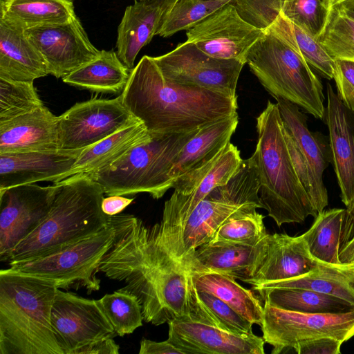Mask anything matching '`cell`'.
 Segmentation results:
<instances>
[{"label":"cell","mask_w":354,"mask_h":354,"mask_svg":"<svg viewBox=\"0 0 354 354\" xmlns=\"http://www.w3.org/2000/svg\"><path fill=\"white\" fill-rule=\"evenodd\" d=\"M110 222L113 240L97 272L126 284L122 289L138 298L145 322L158 326L195 321L221 328L200 299L188 265L165 245L158 223L147 226L121 213L111 216Z\"/></svg>","instance_id":"obj_1"},{"label":"cell","mask_w":354,"mask_h":354,"mask_svg":"<svg viewBox=\"0 0 354 354\" xmlns=\"http://www.w3.org/2000/svg\"><path fill=\"white\" fill-rule=\"evenodd\" d=\"M121 95L152 136L190 132L237 113V99L170 82L148 55L133 68Z\"/></svg>","instance_id":"obj_2"},{"label":"cell","mask_w":354,"mask_h":354,"mask_svg":"<svg viewBox=\"0 0 354 354\" xmlns=\"http://www.w3.org/2000/svg\"><path fill=\"white\" fill-rule=\"evenodd\" d=\"M60 187L40 225L19 243L6 262L33 260L55 254L91 237L110 225L102 209V187L88 174L59 181Z\"/></svg>","instance_id":"obj_3"},{"label":"cell","mask_w":354,"mask_h":354,"mask_svg":"<svg viewBox=\"0 0 354 354\" xmlns=\"http://www.w3.org/2000/svg\"><path fill=\"white\" fill-rule=\"evenodd\" d=\"M57 289L51 281L0 270V354H63L50 320Z\"/></svg>","instance_id":"obj_4"},{"label":"cell","mask_w":354,"mask_h":354,"mask_svg":"<svg viewBox=\"0 0 354 354\" xmlns=\"http://www.w3.org/2000/svg\"><path fill=\"white\" fill-rule=\"evenodd\" d=\"M258 140L252 158L260 183L263 208L280 227L302 223L317 212L295 171L277 103L268 100L257 118Z\"/></svg>","instance_id":"obj_5"},{"label":"cell","mask_w":354,"mask_h":354,"mask_svg":"<svg viewBox=\"0 0 354 354\" xmlns=\"http://www.w3.org/2000/svg\"><path fill=\"white\" fill-rule=\"evenodd\" d=\"M265 32L248 55L250 71L273 97L286 100L322 119V82L297 50L277 35Z\"/></svg>","instance_id":"obj_6"},{"label":"cell","mask_w":354,"mask_h":354,"mask_svg":"<svg viewBox=\"0 0 354 354\" xmlns=\"http://www.w3.org/2000/svg\"><path fill=\"white\" fill-rule=\"evenodd\" d=\"M199 129L152 136L150 140L136 146L111 165L88 175L107 196L147 193L159 199L172 188L169 173L176 158Z\"/></svg>","instance_id":"obj_7"},{"label":"cell","mask_w":354,"mask_h":354,"mask_svg":"<svg viewBox=\"0 0 354 354\" xmlns=\"http://www.w3.org/2000/svg\"><path fill=\"white\" fill-rule=\"evenodd\" d=\"M259 189L253 159L243 160L239 171L229 182L211 191L183 223V241L188 259L196 248L214 239L223 223L244 212L263 208Z\"/></svg>","instance_id":"obj_8"},{"label":"cell","mask_w":354,"mask_h":354,"mask_svg":"<svg viewBox=\"0 0 354 354\" xmlns=\"http://www.w3.org/2000/svg\"><path fill=\"white\" fill-rule=\"evenodd\" d=\"M113 237L114 230L110 222L97 234L66 249L33 260L9 263V268L51 281L59 289L84 288L90 294L100 288V281L95 274Z\"/></svg>","instance_id":"obj_9"},{"label":"cell","mask_w":354,"mask_h":354,"mask_svg":"<svg viewBox=\"0 0 354 354\" xmlns=\"http://www.w3.org/2000/svg\"><path fill=\"white\" fill-rule=\"evenodd\" d=\"M272 353L292 350L299 343L332 337L343 343L354 336V310L339 313H304L281 309L267 303L260 326Z\"/></svg>","instance_id":"obj_10"},{"label":"cell","mask_w":354,"mask_h":354,"mask_svg":"<svg viewBox=\"0 0 354 354\" xmlns=\"http://www.w3.org/2000/svg\"><path fill=\"white\" fill-rule=\"evenodd\" d=\"M139 122L124 106L121 94L76 103L58 116L59 149H84Z\"/></svg>","instance_id":"obj_11"},{"label":"cell","mask_w":354,"mask_h":354,"mask_svg":"<svg viewBox=\"0 0 354 354\" xmlns=\"http://www.w3.org/2000/svg\"><path fill=\"white\" fill-rule=\"evenodd\" d=\"M153 59L164 77L170 82L204 88L237 99L236 85L245 65L241 61L211 57L187 41Z\"/></svg>","instance_id":"obj_12"},{"label":"cell","mask_w":354,"mask_h":354,"mask_svg":"<svg viewBox=\"0 0 354 354\" xmlns=\"http://www.w3.org/2000/svg\"><path fill=\"white\" fill-rule=\"evenodd\" d=\"M60 187L21 185L0 189V261L6 262L15 248L47 217Z\"/></svg>","instance_id":"obj_13"},{"label":"cell","mask_w":354,"mask_h":354,"mask_svg":"<svg viewBox=\"0 0 354 354\" xmlns=\"http://www.w3.org/2000/svg\"><path fill=\"white\" fill-rule=\"evenodd\" d=\"M51 324L63 354L95 341L117 335L97 300L57 289L51 310Z\"/></svg>","instance_id":"obj_14"},{"label":"cell","mask_w":354,"mask_h":354,"mask_svg":"<svg viewBox=\"0 0 354 354\" xmlns=\"http://www.w3.org/2000/svg\"><path fill=\"white\" fill-rule=\"evenodd\" d=\"M266 32L243 19L232 3L216 10L187 30V41L205 54L246 64L252 46Z\"/></svg>","instance_id":"obj_15"},{"label":"cell","mask_w":354,"mask_h":354,"mask_svg":"<svg viewBox=\"0 0 354 354\" xmlns=\"http://www.w3.org/2000/svg\"><path fill=\"white\" fill-rule=\"evenodd\" d=\"M238 123L236 113L201 128L187 142L169 173L174 192L188 195L198 185L230 142Z\"/></svg>","instance_id":"obj_16"},{"label":"cell","mask_w":354,"mask_h":354,"mask_svg":"<svg viewBox=\"0 0 354 354\" xmlns=\"http://www.w3.org/2000/svg\"><path fill=\"white\" fill-rule=\"evenodd\" d=\"M46 62L48 73L63 78L100 53L80 19L25 30Z\"/></svg>","instance_id":"obj_17"},{"label":"cell","mask_w":354,"mask_h":354,"mask_svg":"<svg viewBox=\"0 0 354 354\" xmlns=\"http://www.w3.org/2000/svg\"><path fill=\"white\" fill-rule=\"evenodd\" d=\"M167 340L184 354H263L265 341L254 333L236 334L195 321L168 323Z\"/></svg>","instance_id":"obj_18"},{"label":"cell","mask_w":354,"mask_h":354,"mask_svg":"<svg viewBox=\"0 0 354 354\" xmlns=\"http://www.w3.org/2000/svg\"><path fill=\"white\" fill-rule=\"evenodd\" d=\"M268 234L254 244L212 241L189 255V267L194 272H214L245 282L257 273L266 257Z\"/></svg>","instance_id":"obj_19"},{"label":"cell","mask_w":354,"mask_h":354,"mask_svg":"<svg viewBox=\"0 0 354 354\" xmlns=\"http://www.w3.org/2000/svg\"><path fill=\"white\" fill-rule=\"evenodd\" d=\"M83 149L0 153V189L40 181L59 182Z\"/></svg>","instance_id":"obj_20"},{"label":"cell","mask_w":354,"mask_h":354,"mask_svg":"<svg viewBox=\"0 0 354 354\" xmlns=\"http://www.w3.org/2000/svg\"><path fill=\"white\" fill-rule=\"evenodd\" d=\"M326 122L334 170L342 201L346 206L354 201V112L343 103L329 84Z\"/></svg>","instance_id":"obj_21"},{"label":"cell","mask_w":354,"mask_h":354,"mask_svg":"<svg viewBox=\"0 0 354 354\" xmlns=\"http://www.w3.org/2000/svg\"><path fill=\"white\" fill-rule=\"evenodd\" d=\"M266 257L256 274L245 283L257 286L299 277L317 266L302 235L269 234Z\"/></svg>","instance_id":"obj_22"},{"label":"cell","mask_w":354,"mask_h":354,"mask_svg":"<svg viewBox=\"0 0 354 354\" xmlns=\"http://www.w3.org/2000/svg\"><path fill=\"white\" fill-rule=\"evenodd\" d=\"M57 123L45 105L0 122V153L59 149Z\"/></svg>","instance_id":"obj_23"},{"label":"cell","mask_w":354,"mask_h":354,"mask_svg":"<svg viewBox=\"0 0 354 354\" xmlns=\"http://www.w3.org/2000/svg\"><path fill=\"white\" fill-rule=\"evenodd\" d=\"M48 74L45 60L25 31L0 19V77L34 82Z\"/></svg>","instance_id":"obj_24"},{"label":"cell","mask_w":354,"mask_h":354,"mask_svg":"<svg viewBox=\"0 0 354 354\" xmlns=\"http://www.w3.org/2000/svg\"><path fill=\"white\" fill-rule=\"evenodd\" d=\"M163 11L145 1H135L125 8L118 28L117 55L132 71L140 50L156 35Z\"/></svg>","instance_id":"obj_25"},{"label":"cell","mask_w":354,"mask_h":354,"mask_svg":"<svg viewBox=\"0 0 354 354\" xmlns=\"http://www.w3.org/2000/svg\"><path fill=\"white\" fill-rule=\"evenodd\" d=\"M151 138L152 135L141 121L127 127L83 149L73 167L61 180L75 174H88L105 168L136 146Z\"/></svg>","instance_id":"obj_26"},{"label":"cell","mask_w":354,"mask_h":354,"mask_svg":"<svg viewBox=\"0 0 354 354\" xmlns=\"http://www.w3.org/2000/svg\"><path fill=\"white\" fill-rule=\"evenodd\" d=\"M131 73L116 52L101 50L95 58L62 80L69 85L93 93L115 94L123 91Z\"/></svg>","instance_id":"obj_27"},{"label":"cell","mask_w":354,"mask_h":354,"mask_svg":"<svg viewBox=\"0 0 354 354\" xmlns=\"http://www.w3.org/2000/svg\"><path fill=\"white\" fill-rule=\"evenodd\" d=\"M242 161L237 147L229 142L198 185L188 195L174 192L170 198L165 203L164 208L170 212L183 227L197 204L215 187L227 184L239 171Z\"/></svg>","instance_id":"obj_28"},{"label":"cell","mask_w":354,"mask_h":354,"mask_svg":"<svg viewBox=\"0 0 354 354\" xmlns=\"http://www.w3.org/2000/svg\"><path fill=\"white\" fill-rule=\"evenodd\" d=\"M268 288H300L341 299L354 307V263L317 262L309 273L303 276L252 286V290Z\"/></svg>","instance_id":"obj_29"},{"label":"cell","mask_w":354,"mask_h":354,"mask_svg":"<svg viewBox=\"0 0 354 354\" xmlns=\"http://www.w3.org/2000/svg\"><path fill=\"white\" fill-rule=\"evenodd\" d=\"M274 98L285 127L312 168L319 190L328 196L323 175L330 162V147L309 130L307 117L297 105L280 97Z\"/></svg>","instance_id":"obj_30"},{"label":"cell","mask_w":354,"mask_h":354,"mask_svg":"<svg viewBox=\"0 0 354 354\" xmlns=\"http://www.w3.org/2000/svg\"><path fill=\"white\" fill-rule=\"evenodd\" d=\"M76 16L73 0L0 1V19L24 31L66 23Z\"/></svg>","instance_id":"obj_31"},{"label":"cell","mask_w":354,"mask_h":354,"mask_svg":"<svg viewBox=\"0 0 354 354\" xmlns=\"http://www.w3.org/2000/svg\"><path fill=\"white\" fill-rule=\"evenodd\" d=\"M197 290L218 297L253 324L261 326L263 306L251 290L241 286L236 279L214 272H192Z\"/></svg>","instance_id":"obj_32"},{"label":"cell","mask_w":354,"mask_h":354,"mask_svg":"<svg viewBox=\"0 0 354 354\" xmlns=\"http://www.w3.org/2000/svg\"><path fill=\"white\" fill-rule=\"evenodd\" d=\"M264 303L289 311L304 313H339L354 310L346 301L300 288H257Z\"/></svg>","instance_id":"obj_33"},{"label":"cell","mask_w":354,"mask_h":354,"mask_svg":"<svg viewBox=\"0 0 354 354\" xmlns=\"http://www.w3.org/2000/svg\"><path fill=\"white\" fill-rule=\"evenodd\" d=\"M345 209L323 210L315 217L312 226L304 234L308 250L317 261L338 264L339 245Z\"/></svg>","instance_id":"obj_34"},{"label":"cell","mask_w":354,"mask_h":354,"mask_svg":"<svg viewBox=\"0 0 354 354\" xmlns=\"http://www.w3.org/2000/svg\"><path fill=\"white\" fill-rule=\"evenodd\" d=\"M286 41L306 62L328 80L333 79L335 60L318 40L281 13L268 30Z\"/></svg>","instance_id":"obj_35"},{"label":"cell","mask_w":354,"mask_h":354,"mask_svg":"<svg viewBox=\"0 0 354 354\" xmlns=\"http://www.w3.org/2000/svg\"><path fill=\"white\" fill-rule=\"evenodd\" d=\"M235 0H176L162 15L156 35L169 37L188 30L218 8Z\"/></svg>","instance_id":"obj_36"},{"label":"cell","mask_w":354,"mask_h":354,"mask_svg":"<svg viewBox=\"0 0 354 354\" xmlns=\"http://www.w3.org/2000/svg\"><path fill=\"white\" fill-rule=\"evenodd\" d=\"M97 301L117 335L131 334L142 326V307L133 294L120 288Z\"/></svg>","instance_id":"obj_37"},{"label":"cell","mask_w":354,"mask_h":354,"mask_svg":"<svg viewBox=\"0 0 354 354\" xmlns=\"http://www.w3.org/2000/svg\"><path fill=\"white\" fill-rule=\"evenodd\" d=\"M335 59L354 62V19L331 7L325 28L317 38Z\"/></svg>","instance_id":"obj_38"},{"label":"cell","mask_w":354,"mask_h":354,"mask_svg":"<svg viewBox=\"0 0 354 354\" xmlns=\"http://www.w3.org/2000/svg\"><path fill=\"white\" fill-rule=\"evenodd\" d=\"M43 106L32 81L0 77V122L27 114Z\"/></svg>","instance_id":"obj_39"},{"label":"cell","mask_w":354,"mask_h":354,"mask_svg":"<svg viewBox=\"0 0 354 354\" xmlns=\"http://www.w3.org/2000/svg\"><path fill=\"white\" fill-rule=\"evenodd\" d=\"M330 9L323 0H284L281 14L317 39L325 28Z\"/></svg>","instance_id":"obj_40"},{"label":"cell","mask_w":354,"mask_h":354,"mask_svg":"<svg viewBox=\"0 0 354 354\" xmlns=\"http://www.w3.org/2000/svg\"><path fill=\"white\" fill-rule=\"evenodd\" d=\"M263 218L257 209L241 214L223 223L212 241L257 243L268 234Z\"/></svg>","instance_id":"obj_41"},{"label":"cell","mask_w":354,"mask_h":354,"mask_svg":"<svg viewBox=\"0 0 354 354\" xmlns=\"http://www.w3.org/2000/svg\"><path fill=\"white\" fill-rule=\"evenodd\" d=\"M284 0H235L232 3L246 22L266 31L282 11Z\"/></svg>","instance_id":"obj_42"},{"label":"cell","mask_w":354,"mask_h":354,"mask_svg":"<svg viewBox=\"0 0 354 354\" xmlns=\"http://www.w3.org/2000/svg\"><path fill=\"white\" fill-rule=\"evenodd\" d=\"M200 299L217 319L222 329L236 334H251L253 324L212 294L198 291Z\"/></svg>","instance_id":"obj_43"},{"label":"cell","mask_w":354,"mask_h":354,"mask_svg":"<svg viewBox=\"0 0 354 354\" xmlns=\"http://www.w3.org/2000/svg\"><path fill=\"white\" fill-rule=\"evenodd\" d=\"M333 79L339 98L354 112V62L335 59Z\"/></svg>","instance_id":"obj_44"},{"label":"cell","mask_w":354,"mask_h":354,"mask_svg":"<svg viewBox=\"0 0 354 354\" xmlns=\"http://www.w3.org/2000/svg\"><path fill=\"white\" fill-rule=\"evenodd\" d=\"M340 235L338 257L341 263H354V201L346 206Z\"/></svg>","instance_id":"obj_45"},{"label":"cell","mask_w":354,"mask_h":354,"mask_svg":"<svg viewBox=\"0 0 354 354\" xmlns=\"http://www.w3.org/2000/svg\"><path fill=\"white\" fill-rule=\"evenodd\" d=\"M342 344L332 337H319L300 342L292 350L298 354H339Z\"/></svg>","instance_id":"obj_46"},{"label":"cell","mask_w":354,"mask_h":354,"mask_svg":"<svg viewBox=\"0 0 354 354\" xmlns=\"http://www.w3.org/2000/svg\"><path fill=\"white\" fill-rule=\"evenodd\" d=\"M119 349L113 338H105L77 349L73 354H118Z\"/></svg>","instance_id":"obj_47"},{"label":"cell","mask_w":354,"mask_h":354,"mask_svg":"<svg viewBox=\"0 0 354 354\" xmlns=\"http://www.w3.org/2000/svg\"><path fill=\"white\" fill-rule=\"evenodd\" d=\"M184 354L167 339L155 342L143 338L140 341L139 354Z\"/></svg>","instance_id":"obj_48"},{"label":"cell","mask_w":354,"mask_h":354,"mask_svg":"<svg viewBox=\"0 0 354 354\" xmlns=\"http://www.w3.org/2000/svg\"><path fill=\"white\" fill-rule=\"evenodd\" d=\"M133 201L122 196H108L102 202V209L106 215L113 216L121 213Z\"/></svg>","instance_id":"obj_49"},{"label":"cell","mask_w":354,"mask_h":354,"mask_svg":"<svg viewBox=\"0 0 354 354\" xmlns=\"http://www.w3.org/2000/svg\"><path fill=\"white\" fill-rule=\"evenodd\" d=\"M333 7H335L354 19V0H346Z\"/></svg>","instance_id":"obj_50"},{"label":"cell","mask_w":354,"mask_h":354,"mask_svg":"<svg viewBox=\"0 0 354 354\" xmlns=\"http://www.w3.org/2000/svg\"><path fill=\"white\" fill-rule=\"evenodd\" d=\"M176 0H145V1L161 8L163 13L169 8Z\"/></svg>","instance_id":"obj_51"},{"label":"cell","mask_w":354,"mask_h":354,"mask_svg":"<svg viewBox=\"0 0 354 354\" xmlns=\"http://www.w3.org/2000/svg\"><path fill=\"white\" fill-rule=\"evenodd\" d=\"M346 0H328L330 7L335 6L340 3H342Z\"/></svg>","instance_id":"obj_52"},{"label":"cell","mask_w":354,"mask_h":354,"mask_svg":"<svg viewBox=\"0 0 354 354\" xmlns=\"http://www.w3.org/2000/svg\"><path fill=\"white\" fill-rule=\"evenodd\" d=\"M323 1H324V2H325V3H326L329 7H330V6H329V4H328V0H323Z\"/></svg>","instance_id":"obj_53"},{"label":"cell","mask_w":354,"mask_h":354,"mask_svg":"<svg viewBox=\"0 0 354 354\" xmlns=\"http://www.w3.org/2000/svg\"><path fill=\"white\" fill-rule=\"evenodd\" d=\"M134 1H145V0H134Z\"/></svg>","instance_id":"obj_54"}]
</instances>
